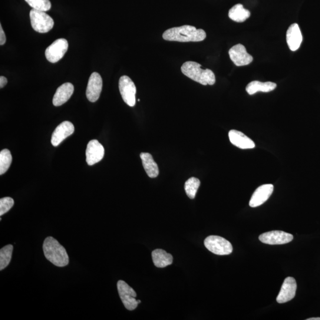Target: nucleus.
<instances>
[{"mask_svg": "<svg viewBox=\"0 0 320 320\" xmlns=\"http://www.w3.org/2000/svg\"><path fill=\"white\" fill-rule=\"evenodd\" d=\"M14 200L10 197L2 198L0 199V216H2L9 212L14 205Z\"/></svg>", "mask_w": 320, "mask_h": 320, "instance_id": "27", "label": "nucleus"}, {"mask_svg": "<svg viewBox=\"0 0 320 320\" xmlns=\"http://www.w3.org/2000/svg\"><path fill=\"white\" fill-rule=\"evenodd\" d=\"M140 157L143 167L148 176L150 178H156L159 174V169L157 164L153 159L151 154L147 153H142Z\"/></svg>", "mask_w": 320, "mask_h": 320, "instance_id": "21", "label": "nucleus"}, {"mask_svg": "<svg viewBox=\"0 0 320 320\" xmlns=\"http://www.w3.org/2000/svg\"><path fill=\"white\" fill-rule=\"evenodd\" d=\"M297 285L296 280L292 277H288L283 283L281 289L277 297L276 301L283 303L291 301L296 294Z\"/></svg>", "mask_w": 320, "mask_h": 320, "instance_id": "14", "label": "nucleus"}, {"mask_svg": "<svg viewBox=\"0 0 320 320\" xmlns=\"http://www.w3.org/2000/svg\"><path fill=\"white\" fill-rule=\"evenodd\" d=\"M30 18L33 29L39 33H47L54 27V20L45 12L33 9L30 12Z\"/></svg>", "mask_w": 320, "mask_h": 320, "instance_id": "4", "label": "nucleus"}, {"mask_svg": "<svg viewBox=\"0 0 320 320\" xmlns=\"http://www.w3.org/2000/svg\"><path fill=\"white\" fill-rule=\"evenodd\" d=\"M13 250V246L11 245H7L0 250V270L5 269L11 263Z\"/></svg>", "mask_w": 320, "mask_h": 320, "instance_id": "23", "label": "nucleus"}, {"mask_svg": "<svg viewBox=\"0 0 320 320\" xmlns=\"http://www.w3.org/2000/svg\"><path fill=\"white\" fill-rule=\"evenodd\" d=\"M117 286L119 295L125 307L130 311H133L136 309L138 302L135 298L137 297V293L124 280H119Z\"/></svg>", "mask_w": 320, "mask_h": 320, "instance_id": "7", "label": "nucleus"}, {"mask_svg": "<svg viewBox=\"0 0 320 320\" xmlns=\"http://www.w3.org/2000/svg\"><path fill=\"white\" fill-rule=\"evenodd\" d=\"M119 88L125 103L134 107L136 104L137 88L133 81L128 76H122L119 81Z\"/></svg>", "mask_w": 320, "mask_h": 320, "instance_id": "6", "label": "nucleus"}, {"mask_svg": "<svg viewBox=\"0 0 320 320\" xmlns=\"http://www.w3.org/2000/svg\"><path fill=\"white\" fill-rule=\"evenodd\" d=\"M206 37V32L203 29H197L190 25L167 29L163 35L164 40L180 42H200Z\"/></svg>", "mask_w": 320, "mask_h": 320, "instance_id": "1", "label": "nucleus"}, {"mask_svg": "<svg viewBox=\"0 0 320 320\" xmlns=\"http://www.w3.org/2000/svg\"><path fill=\"white\" fill-rule=\"evenodd\" d=\"M137 301L138 302V303H140L141 302V301H140V300H137Z\"/></svg>", "mask_w": 320, "mask_h": 320, "instance_id": "31", "label": "nucleus"}, {"mask_svg": "<svg viewBox=\"0 0 320 320\" xmlns=\"http://www.w3.org/2000/svg\"><path fill=\"white\" fill-rule=\"evenodd\" d=\"M293 239L292 234L282 231H272L263 233L259 236L260 242L270 245H284L291 242Z\"/></svg>", "mask_w": 320, "mask_h": 320, "instance_id": "9", "label": "nucleus"}, {"mask_svg": "<svg viewBox=\"0 0 320 320\" xmlns=\"http://www.w3.org/2000/svg\"><path fill=\"white\" fill-rule=\"evenodd\" d=\"M68 48V41L65 39H58L46 49V58L51 63H56L64 57Z\"/></svg>", "mask_w": 320, "mask_h": 320, "instance_id": "8", "label": "nucleus"}, {"mask_svg": "<svg viewBox=\"0 0 320 320\" xmlns=\"http://www.w3.org/2000/svg\"><path fill=\"white\" fill-rule=\"evenodd\" d=\"M276 86L277 85L275 82H262L259 81H253L250 82V83L247 85L246 90L249 94L253 95L257 93L258 91L268 93V92L275 90Z\"/></svg>", "mask_w": 320, "mask_h": 320, "instance_id": "20", "label": "nucleus"}, {"mask_svg": "<svg viewBox=\"0 0 320 320\" xmlns=\"http://www.w3.org/2000/svg\"><path fill=\"white\" fill-rule=\"evenodd\" d=\"M273 184H263L259 187L254 192L249 202V205L252 207H258L268 200L273 192Z\"/></svg>", "mask_w": 320, "mask_h": 320, "instance_id": "15", "label": "nucleus"}, {"mask_svg": "<svg viewBox=\"0 0 320 320\" xmlns=\"http://www.w3.org/2000/svg\"><path fill=\"white\" fill-rule=\"evenodd\" d=\"M306 320H320V317L310 318L306 319Z\"/></svg>", "mask_w": 320, "mask_h": 320, "instance_id": "30", "label": "nucleus"}, {"mask_svg": "<svg viewBox=\"0 0 320 320\" xmlns=\"http://www.w3.org/2000/svg\"><path fill=\"white\" fill-rule=\"evenodd\" d=\"M230 59L238 67L249 65L253 60L252 55L247 53L245 46L242 44L234 45L230 49Z\"/></svg>", "mask_w": 320, "mask_h": 320, "instance_id": "11", "label": "nucleus"}, {"mask_svg": "<svg viewBox=\"0 0 320 320\" xmlns=\"http://www.w3.org/2000/svg\"><path fill=\"white\" fill-rule=\"evenodd\" d=\"M26 2L34 9L42 12H47L51 8L49 0H25Z\"/></svg>", "mask_w": 320, "mask_h": 320, "instance_id": "26", "label": "nucleus"}, {"mask_svg": "<svg viewBox=\"0 0 320 320\" xmlns=\"http://www.w3.org/2000/svg\"><path fill=\"white\" fill-rule=\"evenodd\" d=\"M44 255L53 265L64 267L69 263V256L65 249L52 237H48L43 245Z\"/></svg>", "mask_w": 320, "mask_h": 320, "instance_id": "2", "label": "nucleus"}, {"mask_svg": "<svg viewBox=\"0 0 320 320\" xmlns=\"http://www.w3.org/2000/svg\"><path fill=\"white\" fill-rule=\"evenodd\" d=\"M74 91V85L70 82H66L59 86L54 98H53V104L55 106H60L67 102L71 97Z\"/></svg>", "mask_w": 320, "mask_h": 320, "instance_id": "17", "label": "nucleus"}, {"mask_svg": "<svg viewBox=\"0 0 320 320\" xmlns=\"http://www.w3.org/2000/svg\"><path fill=\"white\" fill-rule=\"evenodd\" d=\"M74 132V125L70 122L64 121L56 128L51 137L53 146L57 147L66 138L70 136Z\"/></svg>", "mask_w": 320, "mask_h": 320, "instance_id": "13", "label": "nucleus"}, {"mask_svg": "<svg viewBox=\"0 0 320 320\" xmlns=\"http://www.w3.org/2000/svg\"><path fill=\"white\" fill-rule=\"evenodd\" d=\"M104 147L97 140L89 142L86 149V161L89 166H93L103 159Z\"/></svg>", "mask_w": 320, "mask_h": 320, "instance_id": "12", "label": "nucleus"}, {"mask_svg": "<svg viewBox=\"0 0 320 320\" xmlns=\"http://www.w3.org/2000/svg\"><path fill=\"white\" fill-rule=\"evenodd\" d=\"M8 79H7L4 76H1L0 77V88H3L8 83Z\"/></svg>", "mask_w": 320, "mask_h": 320, "instance_id": "29", "label": "nucleus"}, {"mask_svg": "<svg viewBox=\"0 0 320 320\" xmlns=\"http://www.w3.org/2000/svg\"><path fill=\"white\" fill-rule=\"evenodd\" d=\"M6 42V36L4 31H3L2 25H0V45L2 46L5 44Z\"/></svg>", "mask_w": 320, "mask_h": 320, "instance_id": "28", "label": "nucleus"}, {"mask_svg": "<svg viewBox=\"0 0 320 320\" xmlns=\"http://www.w3.org/2000/svg\"><path fill=\"white\" fill-rule=\"evenodd\" d=\"M103 87V80L101 77L97 72H93L90 75L88 82L86 90V96L88 100L91 102L96 101L101 94Z\"/></svg>", "mask_w": 320, "mask_h": 320, "instance_id": "10", "label": "nucleus"}, {"mask_svg": "<svg viewBox=\"0 0 320 320\" xmlns=\"http://www.w3.org/2000/svg\"><path fill=\"white\" fill-rule=\"evenodd\" d=\"M12 162V156L8 149L0 152V175L4 174L11 167Z\"/></svg>", "mask_w": 320, "mask_h": 320, "instance_id": "25", "label": "nucleus"}, {"mask_svg": "<svg viewBox=\"0 0 320 320\" xmlns=\"http://www.w3.org/2000/svg\"><path fill=\"white\" fill-rule=\"evenodd\" d=\"M229 136L231 143L240 149H252L256 147L255 143L242 132L231 130Z\"/></svg>", "mask_w": 320, "mask_h": 320, "instance_id": "16", "label": "nucleus"}, {"mask_svg": "<svg viewBox=\"0 0 320 320\" xmlns=\"http://www.w3.org/2000/svg\"><path fill=\"white\" fill-rule=\"evenodd\" d=\"M152 258L154 265L160 268H163L171 265L173 261L172 255L162 249L154 250L152 252Z\"/></svg>", "mask_w": 320, "mask_h": 320, "instance_id": "19", "label": "nucleus"}, {"mask_svg": "<svg viewBox=\"0 0 320 320\" xmlns=\"http://www.w3.org/2000/svg\"><path fill=\"white\" fill-rule=\"evenodd\" d=\"M204 246L210 252L217 255H229L233 252V246L229 241L223 237L210 236L204 241Z\"/></svg>", "mask_w": 320, "mask_h": 320, "instance_id": "5", "label": "nucleus"}, {"mask_svg": "<svg viewBox=\"0 0 320 320\" xmlns=\"http://www.w3.org/2000/svg\"><path fill=\"white\" fill-rule=\"evenodd\" d=\"M181 71L184 75L187 76L194 81L203 85H212L216 83V75L209 69L203 70L201 65L197 62L187 61L181 66Z\"/></svg>", "mask_w": 320, "mask_h": 320, "instance_id": "3", "label": "nucleus"}, {"mask_svg": "<svg viewBox=\"0 0 320 320\" xmlns=\"http://www.w3.org/2000/svg\"><path fill=\"white\" fill-rule=\"evenodd\" d=\"M251 13L248 10L244 8L242 5L238 4L233 7L229 13V18L232 21L242 23L250 18Z\"/></svg>", "mask_w": 320, "mask_h": 320, "instance_id": "22", "label": "nucleus"}, {"mask_svg": "<svg viewBox=\"0 0 320 320\" xmlns=\"http://www.w3.org/2000/svg\"><path fill=\"white\" fill-rule=\"evenodd\" d=\"M200 184V180L195 177H191L186 181L185 184H184V190H185L187 196L190 199H194Z\"/></svg>", "mask_w": 320, "mask_h": 320, "instance_id": "24", "label": "nucleus"}, {"mask_svg": "<svg viewBox=\"0 0 320 320\" xmlns=\"http://www.w3.org/2000/svg\"><path fill=\"white\" fill-rule=\"evenodd\" d=\"M286 42L292 51L298 50L302 42V35L299 25L293 24L286 32Z\"/></svg>", "mask_w": 320, "mask_h": 320, "instance_id": "18", "label": "nucleus"}]
</instances>
